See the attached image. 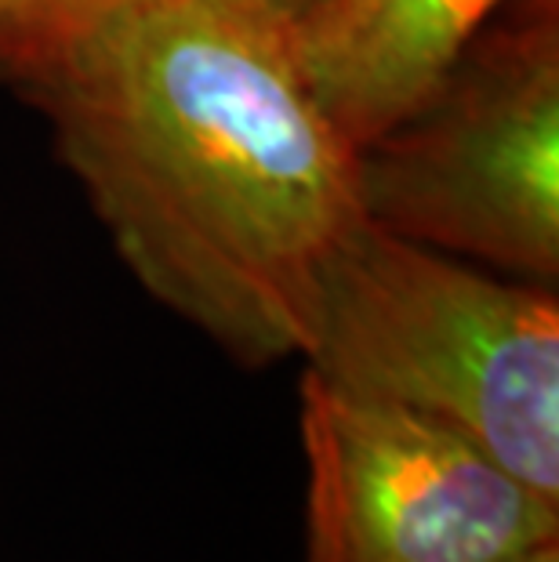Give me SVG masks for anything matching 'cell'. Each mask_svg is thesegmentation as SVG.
I'll use <instances>...</instances> for the list:
<instances>
[{"instance_id":"cell-3","label":"cell","mask_w":559,"mask_h":562,"mask_svg":"<svg viewBox=\"0 0 559 562\" xmlns=\"http://www.w3.org/2000/svg\"><path fill=\"white\" fill-rule=\"evenodd\" d=\"M367 222L559 280V0H508L418 110L360 146Z\"/></svg>"},{"instance_id":"cell-9","label":"cell","mask_w":559,"mask_h":562,"mask_svg":"<svg viewBox=\"0 0 559 562\" xmlns=\"http://www.w3.org/2000/svg\"><path fill=\"white\" fill-rule=\"evenodd\" d=\"M502 562H559V541L538 544V548H530V552L508 555V559H502Z\"/></svg>"},{"instance_id":"cell-8","label":"cell","mask_w":559,"mask_h":562,"mask_svg":"<svg viewBox=\"0 0 559 562\" xmlns=\"http://www.w3.org/2000/svg\"><path fill=\"white\" fill-rule=\"evenodd\" d=\"M241 4L247 8H255V11H266V15H272L277 22H294V19H302L305 11H313L316 4H324V0H241Z\"/></svg>"},{"instance_id":"cell-7","label":"cell","mask_w":559,"mask_h":562,"mask_svg":"<svg viewBox=\"0 0 559 562\" xmlns=\"http://www.w3.org/2000/svg\"><path fill=\"white\" fill-rule=\"evenodd\" d=\"M121 0H41V19H44V44L55 41L58 33L77 26V22L91 19L94 11L113 8ZM41 55V52H37Z\"/></svg>"},{"instance_id":"cell-4","label":"cell","mask_w":559,"mask_h":562,"mask_svg":"<svg viewBox=\"0 0 559 562\" xmlns=\"http://www.w3.org/2000/svg\"><path fill=\"white\" fill-rule=\"evenodd\" d=\"M302 562H502L559 541V505L403 406L299 385Z\"/></svg>"},{"instance_id":"cell-2","label":"cell","mask_w":559,"mask_h":562,"mask_svg":"<svg viewBox=\"0 0 559 562\" xmlns=\"http://www.w3.org/2000/svg\"><path fill=\"white\" fill-rule=\"evenodd\" d=\"M305 374L450 428L559 505V297L364 222L324 272Z\"/></svg>"},{"instance_id":"cell-6","label":"cell","mask_w":559,"mask_h":562,"mask_svg":"<svg viewBox=\"0 0 559 562\" xmlns=\"http://www.w3.org/2000/svg\"><path fill=\"white\" fill-rule=\"evenodd\" d=\"M44 47L41 0H0V80L15 83Z\"/></svg>"},{"instance_id":"cell-1","label":"cell","mask_w":559,"mask_h":562,"mask_svg":"<svg viewBox=\"0 0 559 562\" xmlns=\"http://www.w3.org/2000/svg\"><path fill=\"white\" fill-rule=\"evenodd\" d=\"M15 83L164 308L241 367L305 356L324 272L367 214L360 146L283 22L241 0H121Z\"/></svg>"},{"instance_id":"cell-5","label":"cell","mask_w":559,"mask_h":562,"mask_svg":"<svg viewBox=\"0 0 559 562\" xmlns=\"http://www.w3.org/2000/svg\"><path fill=\"white\" fill-rule=\"evenodd\" d=\"M508 0H324L288 22L309 88L367 146L439 88Z\"/></svg>"}]
</instances>
